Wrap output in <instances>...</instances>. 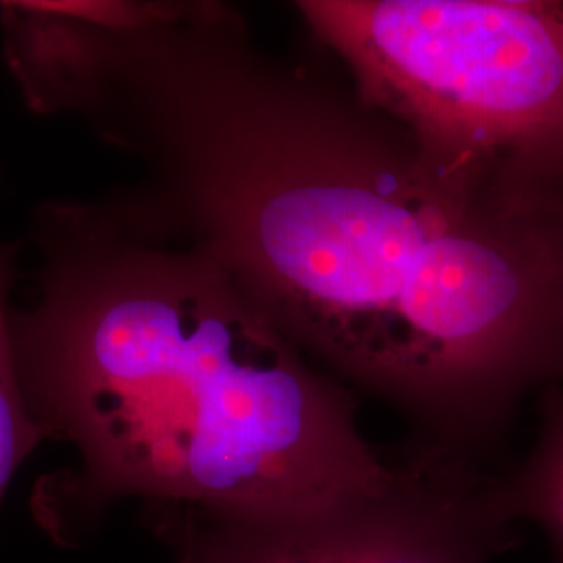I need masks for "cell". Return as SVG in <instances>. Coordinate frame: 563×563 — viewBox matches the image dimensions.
Wrapping results in <instances>:
<instances>
[{"mask_svg":"<svg viewBox=\"0 0 563 563\" xmlns=\"http://www.w3.org/2000/svg\"><path fill=\"white\" fill-rule=\"evenodd\" d=\"M34 297L11 309L23 399L76 463L32 499L76 543L113 504L309 514L397 478L353 390L305 357L239 284L111 195L42 202Z\"/></svg>","mask_w":563,"mask_h":563,"instance_id":"7a4b0ae2","label":"cell"},{"mask_svg":"<svg viewBox=\"0 0 563 563\" xmlns=\"http://www.w3.org/2000/svg\"><path fill=\"white\" fill-rule=\"evenodd\" d=\"M18 88L139 163L121 205L416 443L481 462L526 395L563 384V199L444 165L346 78L263 51L236 7L51 18Z\"/></svg>","mask_w":563,"mask_h":563,"instance_id":"6da1fadb","label":"cell"},{"mask_svg":"<svg viewBox=\"0 0 563 563\" xmlns=\"http://www.w3.org/2000/svg\"><path fill=\"white\" fill-rule=\"evenodd\" d=\"M18 246L0 242V504L21 463L44 439L27 411L11 341V288L15 282Z\"/></svg>","mask_w":563,"mask_h":563,"instance_id":"8992f818","label":"cell"},{"mask_svg":"<svg viewBox=\"0 0 563 563\" xmlns=\"http://www.w3.org/2000/svg\"><path fill=\"white\" fill-rule=\"evenodd\" d=\"M495 504L509 523H537L563 563V384L539 397V432L518 467L495 476Z\"/></svg>","mask_w":563,"mask_h":563,"instance_id":"5b68a950","label":"cell"},{"mask_svg":"<svg viewBox=\"0 0 563 563\" xmlns=\"http://www.w3.org/2000/svg\"><path fill=\"white\" fill-rule=\"evenodd\" d=\"M363 101L444 165L563 199V0H302Z\"/></svg>","mask_w":563,"mask_h":563,"instance_id":"3957f363","label":"cell"},{"mask_svg":"<svg viewBox=\"0 0 563 563\" xmlns=\"http://www.w3.org/2000/svg\"><path fill=\"white\" fill-rule=\"evenodd\" d=\"M176 563H490L514 543L481 462L416 444L383 493L309 514L146 511Z\"/></svg>","mask_w":563,"mask_h":563,"instance_id":"277c9868","label":"cell"}]
</instances>
